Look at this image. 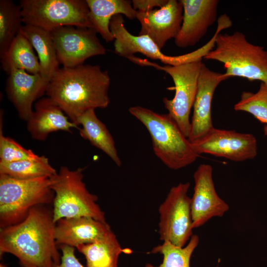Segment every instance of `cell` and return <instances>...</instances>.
<instances>
[{
	"label": "cell",
	"instance_id": "obj_1",
	"mask_svg": "<svg viewBox=\"0 0 267 267\" xmlns=\"http://www.w3.org/2000/svg\"><path fill=\"white\" fill-rule=\"evenodd\" d=\"M48 205L33 207L26 218L0 228V256L10 253L23 267H53L61 261L55 238L56 223Z\"/></svg>",
	"mask_w": 267,
	"mask_h": 267
},
{
	"label": "cell",
	"instance_id": "obj_2",
	"mask_svg": "<svg viewBox=\"0 0 267 267\" xmlns=\"http://www.w3.org/2000/svg\"><path fill=\"white\" fill-rule=\"evenodd\" d=\"M110 85L108 71L98 65L62 67L49 81L45 94L77 125L79 118L86 111L108 106Z\"/></svg>",
	"mask_w": 267,
	"mask_h": 267
},
{
	"label": "cell",
	"instance_id": "obj_3",
	"mask_svg": "<svg viewBox=\"0 0 267 267\" xmlns=\"http://www.w3.org/2000/svg\"><path fill=\"white\" fill-rule=\"evenodd\" d=\"M129 112L146 127L156 156L169 168L178 170L195 162L200 155L175 121L167 114L140 106L131 107Z\"/></svg>",
	"mask_w": 267,
	"mask_h": 267
},
{
	"label": "cell",
	"instance_id": "obj_4",
	"mask_svg": "<svg viewBox=\"0 0 267 267\" xmlns=\"http://www.w3.org/2000/svg\"><path fill=\"white\" fill-rule=\"evenodd\" d=\"M216 48L203 57L223 64L228 78L238 77L267 85V51L249 42L245 35L236 31L232 34H216Z\"/></svg>",
	"mask_w": 267,
	"mask_h": 267
},
{
	"label": "cell",
	"instance_id": "obj_5",
	"mask_svg": "<svg viewBox=\"0 0 267 267\" xmlns=\"http://www.w3.org/2000/svg\"><path fill=\"white\" fill-rule=\"evenodd\" d=\"M51 182V177L20 179L0 174V228L21 222L36 206L52 204Z\"/></svg>",
	"mask_w": 267,
	"mask_h": 267
},
{
	"label": "cell",
	"instance_id": "obj_6",
	"mask_svg": "<svg viewBox=\"0 0 267 267\" xmlns=\"http://www.w3.org/2000/svg\"><path fill=\"white\" fill-rule=\"evenodd\" d=\"M83 169L72 170L62 166L51 177V187L54 193V222L63 218L88 217L106 222L104 212L97 204L98 197L91 193L83 181Z\"/></svg>",
	"mask_w": 267,
	"mask_h": 267
},
{
	"label": "cell",
	"instance_id": "obj_7",
	"mask_svg": "<svg viewBox=\"0 0 267 267\" xmlns=\"http://www.w3.org/2000/svg\"><path fill=\"white\" fill-rule=\"evenodd\" d=\"M202 57L178 65L161 66L134 56L130 60L140 66H151L163 71L172 78L175 84L174 97H164L163 102L168 114L188 138L191 127L189 116L195 100Z\"/></svg>",
	"mask_w": 267,
	"mask_h": 267
},
{
	"label": "cell",
	"instance_id": "obj_8",
	"mask_svg": "<svg viewBox=\"0 0 267 267\" xmlns=\"http://www.w3.org/2000/svg\"><path fill=\"white\" fill-rule=\"evenodd\" d=\"M22 22L48 32L63 26L93 29L86 0H21Z\"/></svg>",
	"mask_w": 267,
	"mask_h": 267
},
{
	"label": "cell",
	"instance_id": "obj_9",
	"mask_svg": "<svg viewBox=\"0 0 267 267\" xmlns=\"http://www.w3.org/2000/svg\"><path fill=\"white\" fill-rule=\"evenodd\" d=\"M189 182L172 187L159 208L160 239L179 247L185 246L193 228Z\"/></svg>",
	"mask_w": 267,
	"mask_h": 267
},
{
	"label": "cell",
	"instance_id": "obj_10",
	"mask_svg": "<svg viewBox=\"0 0 267 267\" xmlns=\"http://www.w3.org/2000/svg\"><path fill=\"white\" fill-rule=\"evenodd\" d=\"M50 32L58 60L63 67L77 66L91 57L106 53L93 29L63 26Z\"/></svg>",
	"mask_w": 267,
	"mask_h": 267
},
{
	"label": "cell",
	"instance_id": "obj_11",
	"mask_svg": "<svg viewBox=\"0 0 267 267\" xmlns=\"http://www.w3.org/2000/svg\"><path fill=\"white\" fill-rule=\"evenodd\" d=\"M191 143L199 155L208 154L235 162L254 159L258 154L257 141L253 134L233 130L214 127L202 137Z\"/></svg>",
	"mask_w": 267,
	"mask_h": 267
},
{
	"label": "cell",
	"instance_id": "obj_12",
	"mask_svg": "<svg viewBox=\"0 0 267 267\" xmlns=\"http://www.w3.org/2000/svg\"><path fill=\"white\" fill-rule=\"evenodd\" d=\"M212 174V167L203 164L193 174L194 192L191 198L193 228L203 225L213 217H222L229 210L228 205L216 192Z\"/></svg>",
	"mask_w": 267,
	"mask_h": 267
},
{
	"label": "cell",
	"instance_id": "obj_13",
	"mask_svg": "<svg viewBox=\"0 0 267 267\" xmlns=\"http://www.w3.org/2000/svg\"><path fill=\"white\" fill-rule=\"evenodd\" d=\"M141 25L139 36L149 37L161 50L167 42L177 36L182 22L183 6L180 0H168L159 9L136 11Z\"/></svg>",
	"mask_w": 267,
	"mask_h": 267
},
{
	"label": "cell",
	"instance_id": "obj_14",
	"mask_svg": "<svg viewBox=\"0 0 267 267\" xmlns=\"http://www.w3.org/2000/svg\"><path fill=\"white\" fill-rule=\"evenodd\" d=\"M183 18L180 30L175 39L178 47L192 46L205 35L217 19L218 0H180Z\"/></svg>",
	"mask_w": 267,
	"mask_h": 267
},
{
	"label": "cell",
	"instance_id": "obj_15",
	"mask_svg": "<svg viewBox=\"0 0 267 267\" xmlns=\"http://www.w3.org/2000/svg\"><path fill=\"white\" fill-rule=\"evenodd\" d=\"M49 82L40 73L31 74L24 70H13L8 74L5 92L21 119L28 120L34 103L46 93Z\"/></svg>",
	"mask_w": 267,
	"mask_h": 267
},
{
	"label": "cell",
	"instance_id": "obj_16",
	"mask_svg": "<svg viewBox=\"0 0 267 267\" xmlns=\"http://www.w3.org/2000/svg\"><path fill=\"white\" fill-rule=\"evenodd\" d=\"M227 79L224 73L213 71L203 63L193 106V113L188 138L190 142L202 137L214 128L211 115L214 93L218 86Z\"/></svg>",
	"mask_w": 267,
	"mask_h": 267
},
{
	"label": "cell",
	"instance_id": "obj_17",
	"mask_svg": "<svg viewBox=\"0 0 267 267\" xmlns=\"http://www.w3.org/2000/svg\"><path fill=\"white\" fill-rule=\"evenodd\" d=\"M112 231L106 222L88 217L63 218L55 225V238L57 245L73 247L94 242Z\"/></svg>",
	"mask_w": 267,
	"mask_h": 267
},
{
	"label": "cell",
	"instance_id": "obj_18",
	"mask_svg": "<svg viewBox=\"0 0 267 267\" xmlns=\"http://www.w3.org/2000/svg\"><path fill=\"white\" fill-rule=\"evenodd\" d=\"M27 122V129L32 138L45 140L49 134L56 131L72 132L79 130L60 107L48 97L39 99L34 105L33 113Z\"/></svg>",
	"mask_w": 267,
	"mask_h": 267
},
{
	"label": "cell",
	"instance_id": "obj_19",
	"mask_svg": "<svg viewBox=\"0 0 267 267\" xmlns=\"http://www.w3.org/2000/svg\"><path fill=\"white\" fill-rule=\"evenodd\" d=\"M109 28L114 38V51L119 55L129 60L135 53H140L152 59H158L169 65L171 56L165 55L154 42L145 35L134 36L126 28L122 14L111 18Z\"/></svg>",
	"mask_w": 267,
	"mask_h": 267
},
{
	"label": "cell",
	"instance_id": "obj_20",
	"mask_svg": "<svg viewBox=\"0 0 267 267\" xmlns=\"http://www.w3.org/2000/svg\"><path fill=\"white\" fill-rule=\"evenodd\" d=\"M93 29L106 42L114 40L109 24L113 16L123 14L128 19L136 18V10L132 2L126 0H86Z\"/></svg>",
	"mask_w": 267,
	"mask_h": 267
},
{
	"label": "cell",
	"instance_id": "obj_21",
	"mask_svg": "<svg viewBox=\"0 0 267 267\" xmlns=\"http://www.w3.org/2000/svg\"><path fill=\"white\" fill-rule=\"evenodd\" d=\"M77 124L82 126L79 134L82 138L105 153L117 166L122 165L114 140L106 125L96 115L94 109L82 114Z\"/></svg>",
	"mask_w": 267,
	"mask_h": 267
},
{
	"label": "cell",
	"instance_id": "obj_22",
	"mask_svg": "<svg viewBox=\"0 0 267 267\" xmlns=\"http://www.w3.org/2000/svg\"><path fill=\"white\" fill-rule=\"evenodd\" d=\"M38 54L40 74L49 81L59 69V62L50 32L30 25L22 26L20 32Z\"/></svg>",
	"mask_w": 267,
	"mask_h": 267
},
{
	"label": "cell",
	"instance_id": "obj_23",
	"mask_svg": "<svg viewBox=\"0 0 267 267\" xmlns=\"http://www.w3.org/2000/svg\"><path fill=\"white\" fill-rule=\"evenodd\" d=\"M76 248L85 256L87 267H118L120 254L132 252L130 249L122 248L112 231L94 242L81 244Z\"/></svg>",
	"mask_w": 267,
	"mask_h": 267
},
{
	"label": "cell",
	"instance_id": "obj_24",
	"mask_svg": "<svg viewBox=\"0 0 267 267\" xmlns=\"http://www.w3.org/2000/svg\"><path fill=\"white\" fill-rule=\"evenodd\" d=\"M29 40L20 32L1 57L2 70L7 74L13 70H24L31 74L40 73L38 57Z\"/></svg>",
	"mask_w": 267,
	"mask_h": 267
},
{
	"label": "cell",
	"instance_id": "obj_25",
	"mask_svg": "<svg viewBox=\"0 0 267 267\" xmlns=\"http://www.w3.org/2000/svg\"><path fill=\"white\" fill-rule=\"evenodd\" d=\"M21 8L11 0H0V57L7 51L23 25Z\"/></svg>",
	"mask_w": 267,
	"mask_h": 267
},
{
	"label": "cell",
	"instance_id": "obj_26",
	"mask_svg": "<svg viewBox=\"0 0 267 267\" xmlns=\"http://www.w3.org/2000/svg\"><path fill=\"white\" fill-rule=\"evenodd\" d=\"M57 173L44 156H42L38 160L0 163V174L6 175L16 179H28L46 176L52 177Z\"/></svg>",
	"mask_w": 267,
	"mask_h": 267
},
{
	"label": "cell",
	"instance_id": "obj_27",
	"mask_svg": "<svg viewBox=\"0 0 267 267\" xmlns=\"http://www.w3.org/2000/svg\"><path fill=\"white\" fill-rule=\"evenodd\" d=\"M199 238L197 235H192L188 244L184 247L175 245L168 241L154 247L151 253H159L163 255L162 263L157 267L151 265L146 267H190V260L192 253L197 247Z\"/></svg>",
	"mask_w": 267,
	"mask_h": 267
},
{
	"label": "cell",
	"instance_id": "obj_28",
	"mask_svg": "<svg viewBox=\"0 0 267 267\" xmlns=\"http://www.w3.org/2000/svg\"><path fill=\"white\" fill-rule=\"evenodd\" d=\"M234 109L248 112L260 122L267 125V85L261 83L255 93L243 91L240 100L234 105Z\"/></svg>",
	"mask_w": 267,
	"mask_h": 267
},
{
	"label": "cell",
	"instance_id": "obj_29",
	"mask_svg": "<svg viewBox=\"0 0 267 267\" xmlns=\"http://www.w3.org/2000/svg\"><path fill=\"white\" fill-rule=\"evenodd\" d=\"M0 121V163H10L27 160H38L42 156L22 147L12 138L3 134Z\"/></svg>",
	"mask_w": 267,
	"mask_h": 267
},
{
	"label": "cell",
	"instance_id": "obj_30",
	"mask_svg": "<svg viewBox=\"0 0 267 267\" xmlns=\"http://www.w3.org/2000/svg\"><path fill=\"white\" fill-rule=\"evenodd\" d=\"M59 248L62 252L61 261L59 265H55L53 267H84L76 258L74 247L62 245Z\"/></svg>",
	"mask_w": 267,
	"mask_h": 267
},
{
	"label": "cell",
	"instance_id": "obj_31",
	"mask_svg": "<svg viewBox=\"0 0 267 267\" xmlns=\"http://www.w3.org/2000/svg\"><path fill=\"white\" fill-rule=\"evenodd\" d=\"M168 0H133V8L136 11H148L154 9L155 7L160 8L165 5Z\"/></svg>",
	"mask_w": 267,
	"mask_h": 267
},
{
	"label": "cell",
	"instance_id": "obj_32",
	"mask_svg": "<svg viewBox=\"0 0 267 267\" xmlns=\"http://www.w3.org/2000/svg\"><path fill=\"white\" fill-rule=\"evenodd\" d=\"M263 130L265 135L267 136V125H265L264 126Z\"/></svg>",
	"mask_w": 267,
	"mask_h": 267
},
{
	"label": "cell",
	"instance_id": "obj_33",
	"mask_svg": "<svg viewBox=\"0 0 267 267\" xmlns=\"http://www.w3.org/2000/svg\"><path fill=\"white\" fill-rule=\"evenodd\" d=\"M0 267H6V266L5 265L3 264H0Z\"/></svg>",
	"mask_w": 267,
	"mask_h": 267
},
{
	"label": "cell",
	"instance_id": "obj_34",
	"mask_svg": "<svg viewBox=\"0 0 267 267\" xmlns=\"http://www.w3.org/2000/svg\"><path fill=\"white\" fill-rule=\"evenodd\" d=\"M23 267H38L34 266H24Z\"/></svg>",
	"mask_w": 267,
	"mask_h": 267
}]
</instances>
